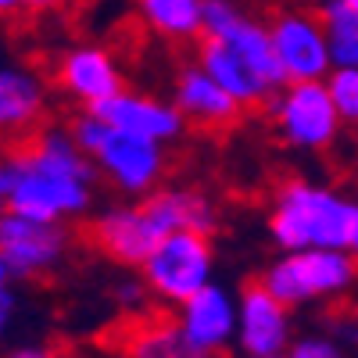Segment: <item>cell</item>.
<instances>
[{"label":"cell","mask_w":358,"mask_h":358,"mask_svg":"<svg viewBox=\"0 0 358 358\" xmlns=\"http://www.w3.org/2000/svg\"><path fill=\"white\" fill-rule=\"evenodd\" d=\"M4 215H8V201H4V197H0V219H4Z\"/></svg>","instance_id":"obj_34"},{"label":"cell","mask_w":358,"mask_h":358,"mask_svg":"<svg viewBox=\"0 0 358 358\" xmlns=\"http://www.w3.org/2000/svg\"><path fill=\"white\" fill-rule=\"evenodd\" d=\"M176 322L201 355L215 358L236 344V297L219 283H208L190 301L179 305Z\"/></svg>","instance_id":"obj_13"},{"label":"cell","mask_w":358,"mask_h":358,"mask_svg":"<svg viewBox=\"0 0 358 358\" xmlns=\"http://www.w3.org/2000/svg\"><path fill=\"white\" fill-rule=\"evenodd\" d=\"M122 351L126 358H208L187 341L179 322H169V319L136 322L122 341Z\"/></svg>","instance_id":"obj_19"},{"label":"cell","mask_w":358,"mask_h":358,"mask_svg":"<svg viewBox=\"0 0 358 358\" xmlns=\"http://www.w3.org/2000/svg\"><path fill=\"white\" fill-rule=\"evenodd\" d=\"M212 276H215V244L208 233L194 229H179L165 236L140 265V280L147 283V290L176 308L190 301L208 283H215Z\"/></svg>","instance_id":"obj_5"},{"label":"cell","mask_w":358,"mask_h":358,"mask_svg":"<svg viewBox=\"0 0 358 358\" xmlns=\"http://www.w3.org/2000/svg\"><path fill=\"white\" fill-rule=\"evenodd\" d=\"M72 236L65 222H40L8 212L0 219V255L8 258L18 280H36L57 268L69 255Z\"/></svg>","instance_id":"obj_9"},{"label":"cell","mask_w":358,"mask_h":358,"mask_svg":"<svg viewBox=\"0 0 358 358\" xmlns=\"http://www.w3.org/2000/svg\"><path fill=\"white\" fill-rule=\"evenodd\" d=\"M201 4L204 0H136V15L165 40H197L204 36Z\"/></svg>","instance_id":"obj_20"},{"label":"cell","mask_w":358,"mask_h":358,"mask_svg":"<svg viewBox=\"0 0 358 358\" xmlns=\"http://www.w3.org/2000/svg\"><path fill=\"white\" fill-rule=\"evenodd\" d=\"M15 190L8 197V212L40 219V222H69L90 212L94 204L97 165L69 129H43L22 155H15Z\"/></svg>","instance_id":"obj_1"},{"label":"cell","mask_w":358,"mask_h":358,"mask_svg":"<svg viewBox=\"0 0 358 358\" xmlns=\"http://www.w3.org/2000/svg\"><path fill=\"white\" fill-rule=\"evenodd\" d=\"M348 255L358 262V204H355V219H351V236H348Z\"/></svg>","instance_id":"obj_28"},{"label":"cell","mask_w":358,"mask_h":358,"mask_svg":"<svg viewBox=\"0 0 358 358\" xmlns=\"http://www.w3.org/2000/svg\"><path fill=\"white\" fill-rule=\"evenodd\" d=\"M97 115L111 129L155 140L162 147L187 133V118L172 101H162L155 94H140V90H118L111 101H104L97 108Z\"/></svg>","instance_id":"obj_11"},{"label":"cell","mask_w":358,"mask_h":358,"mask_svg":"<svg viewBox=\"0 0 358 358\" xmlns=\"http://www.w3.org/2000/svg\"><path fill=\"white\" fill-rule=\"evenodd\" d=\"M287 308H301L315 301L344 297L358 283V262L348 251L308 248V251H280L258 276Z\"/></svg>","instance_id":"obj_4"},{"label":"cell","mask_w":358,"mask_h":358,"mask_svg":"<svg viewBox=\"0 0 358 358\" xmlns=\"http://www.w3.org/2000/svg\"><path fill=\"white\" fill-rule=\"evenodd\" d=\"M140 204L151 215L155 229L162 233V241L179 229H194V233H208V236L219 229V208L212 204V197L194 194V190H155Z\"/></svg>","instance_id":"obj_17"},{"label":"cell","mask_w":358,"mask_h":358,"mask_svg":"<svg viewBox=\"0 0 358 358\" xmlns=\"http://www.w3.org/2000/svg\"><path fill=\"white\" fill-rule=\"evenodd\" d=\"M15 312H18V297L11 294V287H8V290H0V337L11 330Z\"/></svg>","instance_id":"obj_25"},{"label":"cell","mask_w":358,"mask_h":358,"mask_svg":"<svg viewBox=\"0 0 358 358\" xmlns=\"http://www.w3.org/2000/svg\"><path fill=\"white\" fill-rule=\"evenodd\" d=\"M22 8H25V0H0V18H8V15H15Z\"/></svg>","instance_id":"obj_31"},{"label":"cell","mask_w":358,"mask_h":358,"mask_svg":"<svg viewBox=\"0 0 358 358\" xmlns=\"http://www.w3.org/2000/svg\"><path fill=\"white\" fill-rule=\"evenodd\" d=\"M8 358H62L57 351H50V348H40V344H29V348H18V351H11Z\"/></svg>","instance_id":"obj_27"},{"label":"cell","mask_w":358,"mask_h":358,"mask_svg":"<svg viewBox=\"0 0 358 358\" xmlns=\"http://www.w3.org/2000/svg\"><path fill=\"white\" fill-rule=\"evenodd\" d=\"M344 4H348V8H351V15L358 18V0H344Z\"/></svg>","instance_id":"obj_33"},{"label":"cell","mask_w":358,"mask_h":358,"mask_svg":"<svg viewBox=\"0 0 358 358\" xmlns=\"http://www.w3.org/2000/svg\"><path fill=\"white\" fill-rule=\"evenodd\" d=\"M268 36H273V50L287 83H319L334 72L330 40L315 11H280L268 25Z\"/></svg>","instance_id":"obj_7"},{"label":"cell","mask_w":358,"mask_h":358,"mask_svg":"<svg viewBox=\"0 0 358 358\" xmlns=\"http://www.w3.org/2000/svg\"><path fill=\"white\" fill-rule=\"evenodd\" d=\"M244 358H255V355H244ZM273 358H287V355H273Z\"/></svg>","instance_id":"obj_35"},{"label":"cell","mask_w":358,"mask_h":358,"mask_svg":"<svg viewBox=\"0 0 358 358\" xmlns=\"http://www.w3.org/2000/svg\"><path fill=\"white\" fill-rule=\"evenodd\" d=\"M15 158H0V197H11V190H15Z\"/></svg>","instance_id":"obj_26"},{"label":"cell","mask_w":358,"mask_h":358,"mask_svg":"<svg viewBox=\"0 0 358 358\" xmlns=\"http://www.w3.org/2000/svg\"><path fill=\"white\" fill-rule=\"evenodd\" d=\"M47 111V86L25 65H0V136L33 129Z\"/></svg>","instance_id":"obj_16"},{"label":"cell","mask_w":358,"mask_h":358,"mask_svg":"<svg viewBox=\"0 0 358 358\" xmlns=\"http://www.w3.org/2000/svg\"><path fill=\"white\" fill-rule=\"evenodd\" d=\"M348 334H351V341L358 344V319H351V326H348Z\"/></svg>","instance_id":"obj_32"},{"label":"cell","mask_w":358,"mask_h":358,"mask_svg":"<svg viewBox=\"0 0 358 358\" xmlns=\"http://www.w3.org/2000/svg\"><path fill=\"white\" fill-rule=\"evenodd\" d=\"M326 90L344 126H358V69H334L326 76Z\"/></svg>","instance_id":"obj_22"},{"label":"cell","mask_w":358,"mask_h":358,"mask_svg":"<svg viewBox=\"0 0 358 358\" xmlns=\"http://www.w3.org/2000/svg\"><path fill=\"white\" fill-rule=\"evenodd\" d=\"M290 330V308L262 280H248L236 294V348H241V355H287L294 341Z\"/></svg>","instance_id":"obj_10"},{"label":"cell","mask_w":358,"mask_h":358,"mask_svg":"<svg viewBox=\"0 0 358 358\" xmlns=\"http://www.w3.org/2000/svg\"><path fill=\"white\" fill-rule=\"evenodd\" d=\"M355 204L358 197L337 194L326 183L287 179V183H280L273 208H268V236L280 251H348Z\"/></svg>","instance_id":"obj_2"},{"label":"cell","mask_w":358,"mask_h":358,"mask_svg":"<svg viewBox=\"0 0 358 358\" xmlns=\"http://www.w3.org/2000/svg\"><path fill=\"white\" fill-rule=\"evenodd\" d=\"M197 65L212 76L241 108H251V104H262V101L273 97V90L255 76V69L233 47H226L222 40L204 36L197 43Z\"/></svg>","instance_id":"obj_18"},{"label":"cell","mask_w":358,"mask_h":358,"mask_svg":"<svg viewBox=\"0 0 358 358\" xmlns=\"http://www.w3.org/2000/svg\"><path fill=\"white\" fill-rule=\"evenodd\" d=\"M287 358H348L341 341L330 334H305V337H294L287 348Z\"/></svg>","instance_id":"obj_23"},{"label":"cell","mask_w":358,"mask_h":358,"mask_svg":"<svg viewBox=\"0 0 358 358\" xmlns=\"http://www.w3.org/2000/svg\"><path fill=\"white\" fill-rule=\"evenodd\" d=\"M172 104L183 111L187 122H194V126H201V129H226V126H233L236 118H241V111H244L197 62L187 65L183 72L176 76Z\"/></svg>","instance_id":"obj_15"},{"label":"cell","mask_w":358,"mask_h":358,"mask_svg":"<svg viewBox=\"0 0 358 358\" xmlns=\"http://www.w3.org/2000/svg\"><path fill=\"white\" fill-rule=\"evenodd\" d=\"M11 280H15V273H11V265H8V258L0 255V290H8V287H11Z\"/></svg>","instance_id":"obj_30"},{"label":"cell","mask_w":358,"mask_h":358,"mask_svg":"<svg viewBox=\"0 0 358 358\" xmlns=\"http://www.w3.org/2000/svg\"><path fill=\"white\" fill-rule=\"evenodd\" d=\"M111 297L122 308H140L143 301H147V283L143 280H129V276H122L115 287H111Z\"/></svg>","instance_id":"obj_24"},{"label":"cell","mask_w":358,"mask_h":358,"mask_svg":"<svg viewBox=\"0 0 358 358\" xmlns=\"http://www.w3.org/2000/svg\"><path fill=\"white\" fill-rule=\"evenodd\" d=\"M57 83L62 90L79 101L86 111H97L104 101H111L118 90H126L122 83V69L111 57V50L97 47V43H79L69 47L57 57Z\"/></svg>","instance_id":"obj_12"},{"label":"cell","mask_w":358,"mask_h":358,"mask_svg":"<svg viewBox=\"0 0 358 358\" xmlns=\"http://www.w3.org/2000/svg\"><path fill=\"white\" fill-rule=\"evenodd\" d=\"M94 233V244L118 265H133L140 268L147 262L158 244H162V233L155 229L151 215L143 212V204H111L94 219L90 226Z\"/></svg>","instance_id":"obj_14"},{"label":"cell","mask_w":358,"mask_h":358,"mask_svg":"<svg viewBox=\"0 0 358 358\" xmlns=\"http://www.w3.org/2000/svg\"><path fill=\"white\" fill-rule=\"evenodd\" d=\"M69 133L83 147V155L94 158L97 172L115 190H122L129 197H147L162 187L165 169H169V155L162 143L118 133L97 111H86V108L72 118Z\"/></svg>","instance_id":"obj_3"},{"label":"cell","mask_w":358,"mask_h":358,"mask_svg":"<svg viewBox=\"0 0 358 358\" xmlns=\"http://www.w3.org/2000/svg\"><path fill=\"white\" fill-rule=\"evenodd\" d=\"M315 15L330 40L334 69H358V18L351 15V8L344 0H322Z\"/></svg>","instance_id":"obj_21"},{"label":"cell","mask_w":358,"mask_h":358,"mask_svg":"<svg viewBox=\"0 0 358 358\" xmlns=\"http://www.w3.org/2000/svg\"><path fill=\"white\" fill-rule=\"evenodd\" d=\"M201 22H204V36L222 40L226 47H233L255 69V76L273 90V94L287 83L283 69L276 62L268 25L248 18V11L236 4V0H204V4H201Z\"/></svg>","instance_id":"obj_8"},{"label":"cell","mask_w":358,"mask_h":358,"mask_svg":"<svg viewBox=\"0 0 358 358\" xmlns=\"http://www.w3.org/2000/svg\"><path fill=\"white\" fill-rule=\"evenodd\" d=\"M25 8L29 11H54V8H62V0H25Z\"/></svg>","instance_id":"obj_29"},{"label":"cell","mask_w":358,"mask_h":358,"mask_svg":"<svg viewBox=\"0 0 358 358\" xmlns=\"http://www.w3.org/2000/svg\"><path fill=\"white\" fill-rule=\"evenodd\" d=\"M268 115H273L280 140L305 155H326L344 133V118L330 101L326 79L283 83L280 94L268 101Z\"/></svg>","instance_id":"obj_6"}]
</instances>
